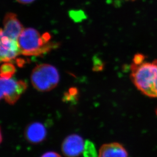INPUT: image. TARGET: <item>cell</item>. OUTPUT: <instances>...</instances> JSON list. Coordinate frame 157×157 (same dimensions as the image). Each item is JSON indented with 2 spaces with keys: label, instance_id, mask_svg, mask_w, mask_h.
I'll use <instances>...</instances> for the list:
<instances>
[{
  "label": "cell",
  "instance_id": "cell-1",
  "mask_svg": "<svg viewBox=\"0 0 157 157\" xmlns=\"http://www.w3.org/2000/svg\"><path fill=\"white\" fill-rule=\"evenodd\" d=\"M141 54L136 55L131 66V78L142 94L157 98V60L146 61Z\"/></svg>",
  "mask_w": 157,
  "mask_h": 157
},
{
  "label": "cell",
  "instance_id": "cell-4",
  "mask_svg": "<svg viewBox=\"0 0 157 157\" xmlns=\"http://www.w3.org/2000/svg\"><path fill=\"white\" fill-rule=\"evenodd\" d=\"M27 88L26 82L21 80L1 78V98L10 105L17 102Z\"/></svg>",
  "mask_w": 157,
  "mask_h": 157
},
{
  "label": "cell",
  "instance_id": "cell-8",
  "mask_svg": "<svg viewBox=\"0 0 157 157\" xmlns=\"http://www.w3.org/2000/svg\"><path fill=\"white\" fill-rule=\"evenodd\" d=\"M46 136V129L40 123H31L25 129V138L31 143H40L44 140Z\"/></svg>",
  "mask_w": 157,
  "mask_h": 157
},
{
  "label": "cell",
  "instance_id": "cell-12",
  "mask_svg": "<svg viewBox=\"0 0 157 157\" xmlns=\"http://www.w3.org/2000/svg\"><path fill=\"white\" fill-rule=\"evenodd\" d=\"M78 91L75 88H71L68 92L66 93L64 95V99L66 102H74L77 99Z\"/></svg>",
  "mask_w": 157,
  "mask_h": 157
},
{
  "label": "cell",
  "instance_id": "cell-15",
  "mask_svg": "<svg viewBox=\"0 0 157 157\" xmlns=\"http://www.w3.org/2000/svg\"><path fill=\"white\" fill-rule=\"evenodd\" d=\"M131 1H134V0H131Z\"/></svg>",
  "mask_w": 157,
  "mask_h": 157
},
{
  "label": "cell",
  "instance_id": "cell-5",
  "mask_svg": "<svg viewBox=\"0 0 157 157\" xmlns=\"http://www.w3.org/2000/svg\"><path fill=\"white\" fill-rule=\"evenodd\" d=\"M24 29L15 14L8 13L3 21V29L1 33L13 40H17Z\"/></svg>",
  "mask_w": 157,
  "mask_h": 157
},
{
  "label": "cell",
  "instance_id": "cell-2",
  "mask_svg": "<svg viewBox=\"0 0 157 157\" xmlns=\"http://www.w3.org/2000/svg\"><path fill=\"white\" fill-rule=\"evenodd\" d=\"M51 34H41L34 28L25 29L18 38L21 53L25 56H41L59 46V43L51 41Z\"/></svg>",
  "mask_w": 157,
  "mask_h": 157
},
{
  "label": "cell",
  "instance_id": "cell-3",
  "mask_svg": "<svg viewBox=\"0 0 157 157\" xmlns=\"http://www.w3.org/2000/svg\"><path fill=\"white\" fill-rule=\"evenodd\" d=\"M31 80L37 91L46 92L55 88L59 82V74L55 67L41 64L33 69Z\"/></svg>",
  "mask_w": 157,
  "mask_h": 157
},
{
  "label": "cell",
  "instance_id": "cell-7",
  "mask_svg": "<svg viewBox=\"0 0 157 157\" xmlns=\"http://www.w3.org/2000/svg\"><path fill=\"white\" fill-rule=\"evenodd\" d=\"M21 54L17 41L1 33L0 59L1 62H9Z\"/></svg>",
  "mask_w": 157,
  "mask_h": 157
},
{
  "label": "cell",
  "instance_id": "cell-6",
  "mask_svg": "<svg viewBox=\"0 0 157 157\" xmlns=\"http://www.w3.org/2000/svg\"><path fill=\"white\" fill-rule=\"evenodd\" d=\"M85 143L82 137L76 134L65 138L62 145L63 154L67 157H77L84 151Z\"/></svg>",
  "mask_w": 157,
  "mask_h": 157
},
{
  "label": "cell",
  "instance_id": "cell-10",
  "mask_svg": "<svg viewBox=\"0 0 157 157\" xmlns=\"http://www.w3.org/2000/svg\"><path fill=\"white\" fill-rule=\"evenodd\" d=\"M16 69L11 63H6L1 67V76L3 78H11L15 73Z\"/></svg>",
  "mask_w": 157,
  "mask_h": 157
},
{
  "label": "cell",
  "instance_id": "cell-13",
  "mask_svg": "<svg viewBox=\"0 0 157 157\" xmlns=\"http://www.w3.org/2000/svg\"><path fill=\"white\" fill-rule=\"evenodd\" d=\"M41 157H62L58 153L54 151H48L44 153Z\"/></svg>",
  "mask_w": 157,
  "mask_h": 157
},
{
  "label": "cell",
  "instance_id": "cell-11",
  "mask_svg": "<svg viewBox=\"0 0 157 157\" xmlns=\"http://www.w3.org/2000/svg\"><path fill=\"white\" fill-rule=\"evenodd\" d=\"M83 155L84 157H98L93 143L89 140H86L85 142Z\"/></svg>",
  "mask_w": 157,
  "mask_h": 157
},
{
  "label": "cell",
  "instance_id": "cell-9",
  "mask_svg": "<svg viewBox=\"0 0 157 157\" xmlns=\"http://www.w3.org/2000/svg\"><path fill=\"white\" fill-rule=\"evenodd\" d=\"M98 157H128L125 148L117 143L106 144L101 147Z\"/></svg>",
  "mask_w": 157,
  "mask_h": 157
},
{
  "label": "cell",
  "instance_id": "cell-14",
  "mask_svg": "<svg viewBox=\"0 0 157 157\" xmlns=\"http://www.w3.org/2000/svg\"><path fill=\"white\" fill-rule=\"evenodd\" d=\"M17 1L21 4H30L34 1L35 0H17Z\"/></svg>",
  "mask_w": 157,
  "mask_h": 157
}]
</instances>
